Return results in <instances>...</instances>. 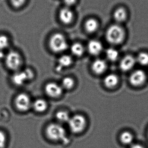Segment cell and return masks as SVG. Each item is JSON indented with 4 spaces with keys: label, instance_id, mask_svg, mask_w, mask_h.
Here are the masks:
<instances>
[{
    "label": "cell",
    "instance_id": "1",
    "mask_svg": "<svg viewBox=\"0 0 148 148\" xmlns=\"http://www.w3.org/2000/svg\"><path fill=\"white\" fill-rule=\"evenodd\" d=\"M48 45L52 51L55 53H63L69 49V44L66 36L62 33L56 32L51 35Z\"/></svg>",
    "mask_w": 148,
    "mask_h": 148
},
{
    "label": "cell",
    "instance_id": "2",
    "mask_svg": "<svg viewBox=\"0 0 148 148\" xmlns=\"http://www.w3.org/2000/svg\"><path fill=\"white\" fill-rule=\"evenodd\" d=\"M45 133L47 137L52 141L68 143L66 131L61 124L59 123L50 124L46 129Z\"/></svg>",
    "mask_w": 148,
    "mask_h": 148
},
{
    "label": "cell",
    "instance_id": "3",
    "mask_svg": "<svg viewBox=\"0 0 148 148\" xmlns=\"http://www.w3.org/2000/svg\"><path fill=\"white\" fill-rule=\"evenodd\" d=\"M125 38L123 28L119 25H113L107 29L106 34V40L110 44L119 45L123 43Z\"/></svg>",
    "mask_w": 148,
    "mask_h": 148
},
{
    "label": "cell",
    "instance_id": "4",
    "mask_svg": "<svg viewBox=\"0 0 148 148\" xmlns=\"http://www.w3.org/2000/svg\"><path fill=\"white\" fill-rule=\"evenodd\" d=\"M5 62L8 68L12 71H17L23 64L22 55L18 51L10 50L6 53Z\"/></svg>",
    "mask_w": 148,
    "mask_h": 148
},
{
    "label": "cell",
    "instance_id": "5",
    "mask_svg": "<svg viewBox=\"0 0 148 148\" xmlns=\"http://www.w3.org/2000/svg\"><path fill=\"white\" fill-rule=\"evenodd\" d=\"M67 124L71 131L75 134L82 132L86 125V118L81 114H76L71 117Z\"/></svg>",
    "mask_w": 148,
    "mask_h": 148
},
{
    "label": "cell",
    "instance_id": "6",
    "mask_svg": "<svg viewBox=\"0 0 148 148\" xmlns=\"http://www.w3.org/2000/svg\"><path fill=\"white\" fill-rule=\"evenodd\" d=\"M34 73L30 68H26L24 71L15 73L12 77V82L16 85L21 86L27 81L33 78Z\"/></svg>",
    "mask_w": 148,
    "mask_h": 148
},
{
    "label": "cell",
    "instance_id": "7",
    "mask_svg": "<svg viewBox=\"0 0 148 148\" xmlns=\"http://www.w3.org/2000/svg\"><path fill=\"white\" fill-rule=\"evenodd\" d=\"M14 104L16 108L20 111L26 112L32 108V102L27 94L21 93L15 98Z\"/></svg>",
    "mask_w": 148,
    "mask_h": 148
},
{
    "label": "cell",
    "instance_id": "8",
    "mask_svg": "<svg viewBox=\"0 0 148 148\" xmlns=\"http://www.w3.org/2000/svg\"><path fill=\"white\" fill-rule=\"evenodd\" d=\"M59 18L62 24L65 25L71 24L75 19V13L72 8L64 6L60 10Z\"/></svg>",
    "mask_w": 148,
    "mask_h": 148
},
{
    "label": "cell",
    "instance_id": "9",
    "mask_svg": "<svg viewBox=\"0 0 148 148\" xmlns=\"http://www.w3.org/2000/svg\"><path fill=\"white\" fill-rule=\"evenodd\" d=\"M45 90L47 95L52 98L60 97L64 91L61 85L54 82H50L47 84Z\"/></svg>",
    "mask_w": 148,
    "mask_h": 148
},
{
    "label": "cell",
    "instance_id": "10",
    "mask_svg": "<svg viewBox=\"0 0 148 148\" xmlns=\"http://www.w3.org/2000/svg\"><path fill=\"white\" fill-rule=\"evenodd\" d=\"M146 79V74L143 71L137 70L131 74L129 81L133 86H138L142 85L145 82Z\"/></svg>",
    "mask_w": 148,
    "mask_h": 148
},
{
    "label": "cell",
    "instance_id": "11",
    "mask_svg": "<svg viewBox=\"0 0 148 148\" xmlns=\"http://www.w3.org/2000/svg\"><path fill=\"white\" fill-rule=\"evenodd\" d=\"M136 63V59L134 57L131 55H127L121 60L119 67L123 71H128L133 68Z\"/></svg>",
    "mask_w": 148,
    "mask_h": 148
},
{
    "label": "cell",
    "instance_id": "12",
    "mask_svg": "<svg viewBox=\"0 0 148 148\" xmlns=\"http://www.w3.org/2000/svg\"><path fill=\"white\" fill-rule=\"evenodd\" d=\"M103 48V45L101 42L95 40H90L86 47L89 53L94 56L99 55L102 52Z\"/></svg>",
    "mask_w": 148,
    "mask_h": 148
},
{
    "label": "cell",
    "instance_id": "13",
    "mask_svg": "<svg viewBox=\"0 0 148 148\" xmlns=\"http://www.w3.org/2000/svg\"><path fill=\"white\" fill-rule=\"evenodd\" d=\"M73 57L71 54H63L59 58L58 60L57 70L61 71L63 68L71 66L73 63Z\"/></svg>",
    "mask_w": 148,
    "mask_h": 148
},
{
    "label": "cell",
    "instance_id": "14",
    "mask_svg": "<svg viewBox=\"0 0 148 148\" xmlns=\"http://www.w3.org/2000/svg\"><path fill=\"white\" fill-rule=\"evenodd\" d=\"M85 49L84 45L79 42H73L70 45L69 47L71 55L76 58L82 57L84 53Z\"/></svg>",
    "mask_w": 148,
    "mask_h": 148
},
{
    "label": "cell",
    "instance_id": "15",
    "mask_svg": "<svg viewBox=\"0 0 148 148\" xmlns=\"http://www.w3.org/2000/svg\"><path fill=\"white\" fill-rule=\"evenodd\" d=\"M107 67V64L104 60L97 59L93 61L91 68L93 72L96 74H101L106 71Z\"/></svg>",
    "mask_w": 148,
    "mask_h": 148
},
{
    "label": "cell",
    "instance_id": "16",
    "mask_svg": "<svg viewBox=\"0 0 148 148\" xmlns=\"http://www.w3.org/2000/svg\"><path fill=\"white\" fill-rule=\"evenodd\" d=\"M32 107L37 112L42 113L47 110L48 103L45 99H38L32 102Z\"/></svg>",
    "mask_w": 148,
    "mask_h": 148
},
{
    "label": "cell",
    "instance_id": "17",
    "mask_svg": "<svg viewBox=\"0 0 148 148\" xmlns=\"http://www.w3.org/2000/svg\"><path fill=\"white\" fill-rule=\"evenodd\" d=\"M84 27L86 32L89 34L94 33L98 28L99 23L95 18H90L86 21Z\"/></svg>",
    "mask_w": 148,
    "mask_h": 148
},
{
    "label": "cell",
    "instance_id": "18",
    "mask_svg": "<svg viewBox=\"0 0 148 148\" xmlns=\"http://www.w3.org/2000/svg\"><path fill=\"white\" fill-rule=\"evenodd\" d=\"M127 17V12L125 9L123 7L117 8L113 13L114 19L118 23L124 22L126 20Z\"/></svg>",
    "mask_w": 148,
    "mask_h": 148
},
{
    "label": "cell",
    "instance_id": "19",
    "mask_svg": "<svg viewBox=\"0 0 148 148\" xmlns=\"http://www.w3.org/2000/svg\"><path fill=\"white\" fill-rule=\"evenodd\" d=\"M119 78L116 75L113 73L108 74L105 77L103 83L107 88H112L118 84Z\"/></svg>",
    "mask_w": 148,
    "mask_h": 148
},
{
    "label": "cell",
    "instance_id": "20",
    "mask_svg": "<svg viewBox=\"0 0 148 148\" xmlns=\"http://www.w3.org/2000/svg\"><path fill=\"white\" fill-rule=\"evenodd\" d=\"M11 45V39L8 35L0 34V51H5L10 49Z\"/></svg>",
    "mask_w": 148,
    "mask_h": 148
},
{
    "label": "cell",
    "instance_id": "21",
    "mask_svg": "<svg viewBox=\"0 0 148 148\" xmlns=\"http://www.w3.org/2000/svg\"><path fill=\"white\" fill-rule=\"evenodd\" d=\"M56 119L59 123H68L71 117L67 112L64 110H60L56 113Z\"/></svg>",
    "mask_w": 148,
    "mask_h": 148
},
{
    "label": "cell",
    "instance_id": "22",
    "mask_svg": "<svg viewBox=\"0 0 148 148\" xmlns=\"http://www.w3.org/2000/svg\"><path fill=\"white\" fill-rule=\"evenodd\" d=\"M60 85L64 90H70L74 87L75 85V81L74 79L71 77H65L62 79Z\"/></svg>",
    "mask_w": 148,
    "mask_h": 148
},
{
    "label": "cell",
    "instance_id": "23",
    "mask_svg": "<svg viewBox=\"0 0 148 148\" xmlns=\"http://www.w3.org/2000/svg\"><path fill=\"white\" fill-rule=\"evenodd\" d=\"M120 138L123 143L125 145H130L133 142L134 137L131 132L125 131L121 133Z\"/></svg>",
    "mask_w": 148,
    "mask_h": 148
},
{
    "label": "cell",
    "instance_id": "24",
    "mask_svg": "<svg viewBox=\"0 0 148 148\" xmlns=\"http://www.w3.org/2000/svg\"><path fill=\"white\" fill-rule=\"evenodd\" d=\"M106 58L110 61L114 62L118 59L119 57L118 51L113 48H109L106 50Z\"/></svg>",
    "mask_w": 148,
    "mask_h": 148
},
{
    "label": "cell",
    "instance_id": "25",
    "mask_svg": "<svg viewBox=\"0 0 148 148\" xmlns=\"http://www.w3.org/2000/svg\"><path fill=\"white\" fill-rule=\"evenodd\" d=\"M136 61L140 65L146 66L148 65V53L146 52H141L136 58Z\"/></svg>",
    "mask_w": 148,
    "mask_h": 148
},
{
    "label": "cell",
    "instance_id": "26",
    "mask_svg": "<svg viewBox=\"0 0 148 148\" xmlns=\"http://www.w3.org/2000/svg\"><path fill=\"white\" fill-rule=\"evenodd\" d=\"M27 0H9L11 5L15 8H20L23 7Z\"/></svg>",
    "mask_w": 148,
    "mask_h": 148
},
{
    "label": "cell",
    "instance_id": "27",
    "mask_svg": "<svg viewBox=\"0 0 148 148\" xmlns=\"http://www.w3.org/2000/svg\"><path fill=\"white\" fill-rule=\"evenodd\" d=\"M7 142V136L3 131L0 130V148H4Z\"/></svg>",
    "mask_w": 148,
    "mask_h": 148
},
{
    "label": "cell",
    "instance_id": "28",
    "mask_svg": "<svg viewBox=\"0 0 148 148\" xmlns=\"http://www.w3.org/2000/svg\"><path fill=\"white\" fill-rule=\"evenodd\" d=\"M64 6L72 8L77 2V0H63Z\"/></svg>",
    "mask_w": 148,
    "mask_h": 148
},
{
    "label": "cell",
    "instance_id": "29",
    "mask_svg": "<svg viewBox=\"0 0 148 148\" xmlns=\"http://www.w3.org/2000/svg\"><path fill=\"white\" fill-rule=\"evenodd\" d=\"M130 148H145L143 145L138 144H134L132 145Z\"/></svg>",
    "mask_w": 148,
    "mask_h": 148
},
{
    "label": "cell",
    "instance_id": "30",
    "mask_svg": "<svg viewBox=\"0 0 148 148\" xmlns=\"http://www.w3.org/2000/svg\"></svg>",
    "mask_w": 148,
    "mask_h": 148
}]
</instances>
